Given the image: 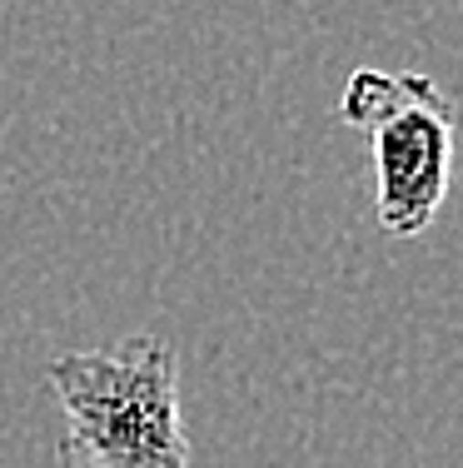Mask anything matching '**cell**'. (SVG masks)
Segmentation results:
<instances>
[{
  "mask_svg": "<svg viewBox=\"0 0 463 468\" xmlns=\"http://www.w3.org/2000/svg\"><path fill=\"white\" fill-rule=\"evenodd\" d=\"M46 388L65 414V468H190L180 354L164 334L55 354Z\"/></svg>",
  "mask_w": 463,
  "mask_h": 468,
  "instance_id": "obj_1",
  "label": "cell"
},
{
  "mask_svg": "<svg viewBox=\"0 0 463 468\" xmlns=\"http://www.w3.org/2000/svg\"><path fill=\"white\" fill-rule=\"evenodd\" d=\"M339 120L369 140L374 219L389 239H418L454 180V100L418 70H354Z\"/></svg>",
  "mask_w": 463,
  "mask_h": 468,
  "instance_id": "obj_2",
  "label": "cell"
}]
</instances>
